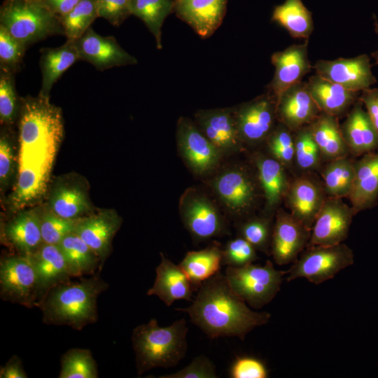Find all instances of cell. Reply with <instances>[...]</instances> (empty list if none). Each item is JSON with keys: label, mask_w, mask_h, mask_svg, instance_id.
Returning a JSON list of instances; mask_svg holds the SVG:
<instances>
[{"label": "cell", "mask_w": 378, "mask_h": 378, "mask_svg": "<svg viewBox=\"0 0 378 378\" xmlns=\"http://www.w3.org/2000/svg\"><path fill=\"white\" fill-rule=\"evenodd\" d=\"M72 277L92 275L100 269V260L91 248L74 232L57 244Z\"/></svg>", "instance_id": "836d02e7"}, {"label": "cell", "mask_w": 378, "mask_h": 378, "mask_svg": "<svg viewBox=\"0 0 378 378\" xmlns=\"http://www.w3.org/2000/svg\"><path fill=\"white\" fill-rule=\"evenodd\" d=\"M176 310L187 313L191 322L211 339L237 337L244 340L248 332L267 324L271 318L269 312L250 309L220 272L202 283L189 307Z\"/></svg>", "instance_id": "7a4b0ae2"}, {"label": "cell", "mask_w": 378, "mask_h": 378, "mask_svg": "<svg viewBox=\"0 0 378 378\" xmlns=\"http://www.w3.org/2000/svg\"><path fill=\"white\" fill-rule=\"evenodd\" d=\"M309 91L322 112L339 117L347 113L358 100V92L325 79L318 74L307 82Z\"/></svg>", "instance_id": "f1b7e54d"}, {"label": "cell", "mask_w": 378, "mask_h": 378, "mask_svg": "<svg viewBox=\"0 0 378 378\" xmlns=\"http://www.w3.org/2000/svg\"><path fill=\"white\" fill-rule=\"evenodd\" d=\"M378 133V88H368L362 90L358 96Z\"/></svg>", "instance_id": "816d5d0a"}, {"label": "cell", "mask_w": 378, "mask_h": 378, "mask_svg": "<svg viewBox=\"0 0 378 378\" xmlns=\"http://www.w3.org/2000/svg\"><path fill=\"white\" fill-rule=\"evenodd\" d=\"M178 206L182 222L195 241L207 240L227 232L226 220L219 209L199 189L187 188Z\"/></svg>", "instance_id": "9c48e42d"}, {"label": "cell", "mask_w": 378, "mask_h": 378, "mask_svg": "<svg viewBox=\"0 0 378 378\" xmlns=\"http://www.w3.org/2000/svg\"><path fill=\"white\" fill-rule=\"evenodd\" d=\"M223 249L215 243L200 251H188L179 266L197 291L202 283L220 272Z\"/></svg>", "instance_id": "d6a6232c"}, {"label": "cell", "mask_w": 378, "mask_h": 378, "mask_svg": "<svg viewBox=\"0 0 378 378\" xmlns=\"http://www.w3.org/2000/svg\"><path fill=\"white\" fill-rule=\"evenodd\" d=\"M254 161L257 177L265 200V210L269 215L276 210L285 199L290 183L284 166L273 157L260 155Z\"/></svg>", "instance_id": "f546056e"}, {"label": "cell", "mask_w": 378, "mask_h": 378, "mask_svg": "<svg viewBox=\"0 0 378 378\" xmlns=\"http://www.w3.org/2000/svg\"><path fill=\"white\" fill-rule=\"evenodd\" d=\"M227 3V0H174V13L206 38L221 24Z\"/></svg>", "instance_id": "cb8c5ba5"}, {"label": "cell", "mask_w": 378, "mask_h": 378, "mask_svg": "<svg viewBox=\"0 0 378 378\" xmlns=\"http://www.w3.org/2000/svg\"><path fill=\"white\" fill-rule=\"evenodd\" d=\"M256 249L239 236L230 240L223 249L222 264L229 267H243L258 260Z\"/></svg>", "instance_id": "7dc6e473"}, {"label": "cell", "mask_w": 378, "mask_h": 378, "mask_svg": "<svg viewBox=\"0 0 378 378\" xmlns=\"http://www.w3.org/2000/svg\"><path fill=\"white\" fill-rule=\"evenodd\" d=\"M321 112L307 82L301 81L290 86L277 100V120L292 132L310 125Z\"/></svg>", "instance_id": "44dd1931"}, {"label": "cell", "mask_w": 378, "mask_h": 378, "mask_svg": "<svg viewBox=\"0 0 378 378\" xmlns=\"http://www.w3.org/2000/svg\"><path fill=\"white\" fill-rule=\"evenodd\" d=\"M87 181L76 174L56 178L50 185L46 208L55 215L78 220L94 212Z\"/></svg>", "instance_id": "7c38bea8"}, {"label": "cell", "mask_w": 378, "mask_h": 378, "mask_svg": "<svg viewBox=\"0 0 378 378\" xmlns=\"http://www.w3.org/2000/svg\"><path fill=\"white\" fill-rule=\"evenodd\" d=\"M77 221L78 220L63 218L46 207H40V226L43 243L57 245L64 237L75 232Z\"/></svg>", "instance_id": "ee69618b"}, {"label": "cell", "mask_w": 378, "mask_h": 378, "mask_svg": "<svg viewBox=\"0 0 378 378\" xmlns=\"http://www.w3.org/2000/svg\"><path fill=\"white\" fill-rule=\"evenodd\" d=\"M272 21L275 22L296 38L308 39L314 30L312 13L302 0H285L274 7Z\"/></svg>", "instance_id": "e575fe53"}, {"label": "cell", "mask_w": 378, "mask_h": 378, "mask_svg": "<svg viewBox=\"0 0 378 378\" xmlns=\"http://www.w3.org/2000/svg\"><path fill=\"white\" fill-rule=\"evenodd\" d=\"M321 174L327 196L348 197L354 178V160L346 156L326 162Z\"/></svg>", "instance_id": "8d00e7d4"}, {"label": "cell", "mask_w": 378, "mask_h": 378, "mask_svg": "<svg viewBox=\"0 0 378 378\" xmlns=\"http://www.w3.org/2000/svg\"><path fill=\"white\" fill-rule=\"evenodd\" d=\"M131 14L139 18L153 36L158 49H162V27L174 13V0H130Z\"/></svg>", "instance_id": "d590c367"}, {"label": "cell", "mask_w": 378, "mask_h": 378, "mask_svg": "<svg viewBox=\"0 0 378 378\" xmlns=\"http://www.w3.org/2000/svg\"><path fill=\"white\" fill-rule=\"evenodd\" d=\"M80 60L89 62L98 71L136 64V57L125 51L112 36H104L90 27L74 40Z\"/></svg>", "instance_id": "e0dca14e"}, {"label": "cell", "mask_w": 378, "mask_h": 378, "mask_svg": "<svg viewBox=\"0 0 378 378\" xmlns=\"http://www.w3.org/2000/svg\"><path fill=\"white\" fill-rule=\"evenodd\" d=\"M18 132L14 127L1 125L0 190L3 195L13 187L18 172Z\"/></svg>", "instance_id": "74e56055"}, {"label": "cell", "mask_w": 378, "mask_h": 378, "mask_svg": "<svg viewBox=\"0 0 378 378\" xmlns=\"http://www.w3.org/2000/svg\"><path fill=\"white\" fill-rule=\"evenodd\" d=\"M209 184L227 213L238 220L246 218L253 211L261 189L258 177L241 165L220 170Z\"/></svg>", "instance_id": "52a82bcc"}, {"label": "cell", "mask_w": 378, "mask_h": 378, "mask_svg": "<svg viewBox=\"0 0 378 378\" xmlns=\"http://www.w3.org/2000/svg\"><path fill=\"white\" fill-rule=\"evenodd\" d=\"M17 126L18 172L8 197L12 214L33 207L47 196L64 136L61 108L39 94L21 97Z\"/></svg>", "instance_id": "6da1fadb"}, {"label": "cell", "mask_w": 378, "mask_h": 378, "mask_svg": "<svg viewBox=\"0 0 378 378\" xmlns=\"http://www.w3.org/2000/svg\"><path fill=\"white\" fill-rule=\"evenodd\" d=\"M59 378H97V364L87 349H69L61 357Z\"/></svg>", "instance_id": "f35d334b"}, {"label": "cell", "mask_w": 378, "mask_h": 378, "mask_svg": "<svg viewBox=\"0 0 378 378\" xmlns=\"http://www.w3.org/2000/svg\"><path fill=\"white\" fill-rule=\"evenodd\" d=\"M0 25L27 48L50 36H64L59 18L38 0H5Z\"/></svg>", "instance_id": "5b68a950"}, {"label": "cell", "mask_w": 378, "mask_h": 378, "mask_svg": "<svg viewBox=\"0 0 378 378\" xmlns=\"http://www.w3.org/2000/svg\"><path fill=\"white\" fill-rule=\"evenodd\" d=\"M188 328L184 318L160 327L155 318L135 327L132 344L138 375L155 368L176 365L186 356Z\"/></svg>", "instance_id": "277c9868"}, {"label": "cell", "mask_w": 378, "mask_h": 378, "mask_svg": "<svg viewBox=\"0 0 378 378\" xmlns=\"http://www.w3.org/2000/svg\"><path fill=\"white\" fill-rule=\"evenodd\" d=\"M311 230L304 227L290 212L276 211L273 225L270 255L278 265L293 263L307 247Z\"/></svg>", "instance_id": "2e32d148"}, {"label": "cell", "mask_w": 378, "mask_h": 378, "mask_svg": "<svg viewBox=\"0 0 378 378\" xmlns=\"http://www.w3.org/2000/svg\"><path fill=\"white\" fill-rule=\"evenodd\" d=\"M81 0H41L55 15L62 17L71 10Z\"/></svg>", "instance_id": "db71d44e"}, {"label": "cell", "mask_w": 378, "mask_h": 378, "mask_svg": "<svg viewBox=\"0 0 378 378\" xmlns=\"http://www.w3.org/2000/svg\"><path fill=\"white\" fill-rule=\"evenodd\" d=\"M231 378H267L268 370L260 359L248 356H237L229 370Z\"/></svg>", "instance_id": "c3c4849f"}, {"label": "cell", "mask_w": 378, "mask_h": 378, "mask_svg": "<svg viewBox=\"0 0 378 378\" xmlns=\"http://www.w3.org/2000/svg\"><path fill=\"white\" fill-rule=\"evenodd\" d=\"M122 222L117 211L111 209L99 210L77 221L75 232L98 256L101 270L111 254L113 239Z\"/></svg>", "instance_id": "d6986e66"}, {"label": "cell", "mask_w": 378, "mask_h": 378, "mask_svg": "<svg viewBox=\"0 0 378 378\" xmlns=\"http://www.w3.org/2000/svg\"><path fill=\"white\" fill-rule=\"evenodd\" d=\"M363 106L358 99L340 125L350 155L354 157L378 149V133Z\"/></svg>", "instance_id": "4316f807"}, {"label": "cell", "mask_w": 378, "mask_h": 378, "mask_svg": "<svg viewBox=\"0 0 378 378\" xmlns=\"http://www.w3.org/2000/svg\"><path fill=\"white\" fill-rule=\"evenodd\" d=\"M27 47L0 25V69L20 71Z\"/></svg>", "instance_id": "f6af8a7d"}, {"label": "cell", "mask_w": 378, "mask_h": 378, "mask_svg": "<svg viewBox=\"0 0 378 378\" xmlns=\"http://www.w3.org/2000/svg\"><path fill=\"white\" fill-rule=\"evenodd\" d=\"M266 141L274 158L284 167L291 165L295 160V150L293 136L289 129L279 122Z\"/></svg>", "instance_id": "bcb514c9"}, {"label": "cell", "mask_w": 378, "mask_h": 378, "mask_svg": "<svg viewBox=\"0 0 378 378\" xmlns=\"http://www.w3.org/2000/svg\"><path fill=\"white\" fill-rule=\"evenodd\" d=\"M67 39L80 37L98 17L95 0H81L66 15L59 17Z\"/></svg>", "instance_id": "60d3db41"}, {"label": "cell", "mask_w": 378, "mask_h": 378, "mask_svg": "<svg viewBox=\"0 0 378 378\" xmlns=\"http://www.w3.org/2000/svg\"><path fill=\"white\" fill-rule=\"evenodd\" d=\"M20 358L13 356L8 362L0 368V378H27Z\"/></svg>", "instance_id": "f5cc1de1"}, {"label": "cell", "mask_w": 378, "mask_h": 378, "mask_svg": "<svg viewBox=\"0 0 378 378\" xmlns=\"http://www.w3.org/2000/svg\"><path fill=\"white\" fill-rule=\"evenodd\" d=\"M286 274L276 270L270 260L264 265L227 266L225 272L232 290L253 309H261L275 298Z\"/></svg>", "instance_id": "8992f818"}, {"label": "cell", "mask_w": 378, "mask_h": 378, "mask_svg": "<svg viewBox=\"0 0 378 378\" xmlns=\"http://www.w3.org/2000/svg\"><path fill=\"white\" fill-rule=\"evenodd\" d=\"M295 160L302 170L317 169L322 160L320 150L311 133L309 125L293 132Z\"/></svg>", "instance_id": "7bdbcfd3"}, {"label": "cell", "mask_w": 378, "mask_h": 378, "mask_svg": "<svg viewBox=\"0 0 378 378\" xmlns=\"http://www.w3.org/2000/svg\"><path fill=\"white\" fill-rule=\"evenodd\" d=\"M371 68L370 58L366 54L333 60L319 59L312 66L321 77L356 92L377 83Z\"/></svg>", "instance_id": "9a60e30c"}, {"label": "cell", "mask_w": 378, "mask_h": 378, "mask_svg": "<svg viewBox=\"0 0 378 378\" xmlns=\"http://www.w3.org/2000/svg\"><path fill=\"white\" fill-rule=\"evenodd\" d=\"M40 53L41 86L38 94L50 97L54 84L80 58L74 39H67L59 47L41 48Z\"/></svg>", "instance_id": "4dcf8cb0"}, {"label": "cell", "mask_w": 378, "mask_h": 378, "mask_svg": "<svg viewBox=\"0 0 378 378\" xmlns=\"http://www.w3.org/2000/svg\"><path fill=\"white\" fill-rule=\"evenodd\" d=\"M178 151L195 174L206 175L220 164L223 153L202 133L195 121L181 117L176 125Z\"/></svg>", "instance_id": "8fae6325"}, {"label": "cell", "mask_w": 378, "mask_h": 378, "mask_svg": "<svg viewBox=\"0 0 378 378\" xmlns=\"http://www.w3.org/2000/svg\"><path fill=\"white\" fill-rule=\"evenodd\" d=\"M1 300L33 308L37 303V279L29 255L8 254L0 260Z\"/></svg>", "instance_id": "30bf717a"}, {"label": "cell", "mask_w": 378, "mask_h": 378, "mask_svg": "<svg viewBox=\"0 0 378 378\" xmlns=\"http://www.w3.org/2000/svg\"><path fill=\"white\" fill-rule=\"evenodd\" d=\"M354 262L353 251L345 244L307 246L287 270L286 281L304 278L312 284H320Z\"/></svg>", "instance_id": "ba28073f"}, {"label": "cell", "mask_w": 378, "mask_h": 378, "mask_svg": "<svg viewBox=\"0 0 378 378\" xmlns=\"http://www.w3.org/2000/svg\"><path fill=\"white\" fill-rule=\"evenodd\" d=\"M355 215L342 198L327 196L314 223L307 246L342 243L348 237Z\"/></svg>", "instance_id": "5bb4252c"}, {"label": "cell", "mask_w": 378, "mask_h": 378, "mask_svg": "<svg viewBox=\"0 0 378 378\" xmlns=\"http://www.w3.org/2000/svg\"><path fill=\"white\" fill-rule=\"evenodd\" d=\"M99 18L119 27L130 16V0H95Z\"/></svg>", "instance_id": "f907efd6"}, {"label": "cell", "mask_w": 378, "mask_h": 378, "mask_svg": "<svg viewBox=\"0 0 378 378\" xmlns=\"http://www.w3.org/2000/svg\"><path fill=\"white\" fill-rule=\"evenodd\" d=\"M355 214L372 208L378 200V149L354 161V178L347 197Z\"/></svg>", "instance_id": "484cf974"}, {"label": "cell", "mask_w": 378, "mask_h": 378, "mask_svg": "<svg viewBox=\"0 0 378 378\" xmlns=\"http://www.w3.org/2000/svg\"><path fill=\"white\" fill-rule=\"evenodd\" d=\"M309 127L323 160L328 162L350 155L338 118L321 111Z\"/></svg>", "instance_id": "1f68e13d"}, {"label": "cell", "mask_w": 378, "mask_h": 378, "mask_svg": "<svg viewBox=\"0 0 378 378\" xmlns=\"http://www.w3.org/2000/svg\"><path fill=\"white\" fill-rule=\"evenodd\" d=\"M271 216L248 217L237 225L239 235L248 241L257 251L270 255L272 234Z\"/></svg>", "instance_id": "ab89813d"}, {"label": "cell", "mask_w": 378, "mask_h": 378, "mask_svg": "<svg viewBox=\"0 0 378 378\" xmlns=\"http://www.w3.org/2000/svg\"><path fill=\"white\" fill-rule=\"evenodd\" d=\"M100 270L88 278L62 283L51 288L37 304L44 323L67 326L76 330L98 320L97 299L108 284Z\"/></svg>", "instance_id": "3957f363"}, {"label": "cell", "mask_w": 378, "mask_h": 378, "mask_svg": "<svg viewBox=\"0 0 378 378\" xmlns=\"http://www.w3.org/2000/svg\"><path fill=\"white\" fill-rule=\"evenodd\" d=\"M271 61L275 71L267 89L277 101L288 88L302 81L312 69L308 57V39L303 43L293 44L274 52Z\"/></svg>", "instance_id": "ffe728a7"}, {"label": "cell", "mask_w": 378, "mask_h": 378, "mask_svg": "<svg viewBox=\"0 0 378 378\" xmlns=\"http://www.w3.org/2000/svg\"><path fill=\"white\" fill-rule=\"evenodd\" d=\"M1 239L18 253L29 255L43 244L40 207L20 210L3 224Z\"/></svg>", "instance_id": "7402d4cb"}, {"label": "cell", "mask_w": 378, "mask_h": 378, "mask_svg": "<svg viewBox=\"0 0 378 378\" xmlns=\"http://www.w3.org/2000/svg\"><path fill=\"white\" fill-rule=\"evenodd\" d=\"M29 256L36 274L37 306L51 288L71 280L72 276L58 245L43 243Z\"/></svg>", "instance_id": "d4e9b609"}, {"label": "cell", "mask_w": 378, "mask_h": 378, "mask_svg": "<svg viewBox=\"0 0 378 378\" xmlns=\"http://www.w3.org/2000/svg\"><path fill=\"white\" fill-rule=\"evenodd\" d=\"M373 19H374V31L377 33V34L378 35V22H377V18L375 16V15H373ZM371 56L375 60V64L378 65V50L372 52L371 54Z\"/></svg>", "instance_id": "11a10c76"}, {"label": "cell", "mask_w": 378, "mask_h": 378, "mask_svg": "<svg viewBox=\"0 0 378 378\" xmlns=\"http://www.w3.org/2000/svg\"><path fill=\"white\" fill-rule=\"evenodd\" d=\"M160 378H216V368L208 357L201 355L195 357L185 368Z\"/></svg>", "instance_id": "681fc988"}, {"label": "cell", "mask_w": 378, "mask_h": 378, "mask_svg": "<svg viewBox=\"0 0 378 378\" xmlns=\"http://www.w3.org/2000/svg\"><path fill=\"white\" fill-rule=\"evenodd\" d=\"M195 122L223 155L243 150L236 121L234 108L199 110Z\"/></svg>", "instance_id": "ac0fdd59"}, {"label": "cell", "mask_w": 378, "mask_h": 378, "mask_svg": "<svg viewBox=\"0 0 378 378\" xmlns=\"http://www.w3.org/2000/svg\"><path fill=\"white\" fill-rule=\"evenodd\" d=\"M276 104V97L267 92L234 108L237 129L244 144L267 140L278 120Z\"/></svg>", "instance_id": "4fadbf2b"}, {"label": "cell", "mask_w": 378, "mask_h": 378, "mask_svg": "<svg viewBox=\"0 0 378 378\" xmlns=\"http://www.w3.org/2000/svg\"><path fill=\"white\" fill-rule=\"evenodd\" d=\"M15 74L0 69L1 125L15 127L19 117L21 97L15 88Z\"/></svg>", "instance_id": "b9f144b4"}, {"label": "cell", "mask_w": 378, "mask_h": 378, "mask_svg": "<svg viewBox=\"0 0 378 378\" xmlns=\"http://www.w3.org/2000/svg\"><path fill=\"white\" fill-rule=\"evenodd\" d=\"M327 195L323 186L308 176L290 183L285 197L290 214L307 229L312 230Z\"/></svg>", "instance_id": "603a6c76"}, {"label": "cell", "mask_w": 378, "mask_h": 378, "mask_svg": "<svg viewBox=\"0 0 378 378\" xmlns=\"http://www.w3.org/2000/svg\"><path fill=\"white\" fill-rule=\"evenodd\" d=\"M38 1H41V0H38Z\"/></svg>", "instance_id": "9f6ffc18"}, {"label": "cell", "mask_w": 378, "mask_h": 378, "mask_svg": "<svg viewBox=\"0 0 378 378\" xmlns=\"http://www.w3.org/2000/svg\"><path fill=\"white\" fill-rule=\"evenodd\" d=\"M161 260L155 269V279L147 291L149 296H157L167 307L178 300H191L195 288L179 265L174 264L160 253Z\"/></svg>", "instance_id": "83f0119b"}]
</instances>
